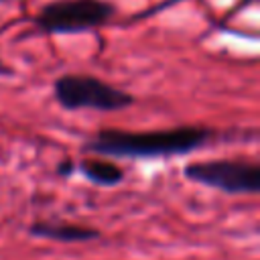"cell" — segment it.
<instances>
[{
	"label": "cell",
	"instance_id": "obj_7",
	"mask_svg": "<svg viewBox=\"0 0 260 260\" xmlns=\"http://www.w3.org/2000/svg\"><path fill=\"white\" fill-rule=\"evenodd\" d=\"M71 169H73V165H71V160H65V162H61V165L57 167V171H59V175H69V173H71Z\"/></svg>",
	"mask_w": 260,
	"mask_h": 260
},
{
	"label": "cell",
	"instance_id": "obj_5",
	"mask_svg": "<svg viewBox=\"0 0 260 260\" xmlns=\"http://www.w3.org/2000/svg\"><path fill=\"white\" fill-rule=\"evenodd\" d=\"M28 234L32 238L63 242V244H79V242H93L102 236L100 230L71 223V221H51V219H39L28 225Z\"/></svg>",
	"mask_w": 260,
	"mask_h": 260
},
{
	"label": "cell",
	"instance_id": "obj_1",
	"mask_svg": "<svg viewBox=\"0 0 260 260\" xmlns=\"http://www.w3.org/2000/svg\"><path fill=\"white\" fill-rule=\"evenodd\" d=\"M213 130L207 126L187 124L165 130H118L106 128L93 134L85 142V150L104 158H171L189 154L209 140H213Z\"/></svg>",
	"mask_w": 260,
	"mask_h": 260
},
{
	"label": "cell",
	"instance_id": "obj_2",
	"mask_svg": "<svg viewBox=\"0 0 260 260\" xmlns=\"http://www.w3.org/2000/svg\"><path fill=\"white\" fill-rule=\"evenodd\" d=\"M53 98L67 112H122L134 104V95L128 91L87 73H63L57 77Z\"/></svg>",
	"mask_w": 260,
	"mask_h": 260
},
{
	"label": "cell",
	"instance_id": "obj_3",
	"mask_svg": "<svg viewBox=\"0 0 260 260\" xmlns=\"http://www.w3.org/2000/svg\"><path fill=\"white\" fill-rule=\"evenodd\" d=\"M114 14L116 6L106 0H53L35 14L32 22L49 35H75L108 24Z\"/></svg>",
	"mask_w": 260,
	"mask_h": 260
},
{
	"label": "cell",
	"instance_id": "obj_6",
	"mask_svg": "<svg viewBox=\"0 0 260 260\" xmlns=\"http://www.w3.org/2000/svg\"><path fill=\"white\" fill-rule=\"evenodd\" d=\"M77 171L93 185L100 187H116L124 181L126 173L124 169L114 162L112 158H104V156H87L77 165Z\"/></svg>",
	"mask_w": 260,
	"mask_h": 260
},
{
	"label": "cell",
	"instance_id": "obj_8",
	"mask_svg": "<svg viewBox=\"0 0 260 260\" xmlns=\"http://www.w3.org/2000/svg\"><path fill=\"white\" fill-rule=\"evenodd\" d=\"M0 75H12V69H10L2 59H0Z\"/></svg>",
	"mask_w": 260,
	"mask_h": 260
},
{
	"label": "cell",
	"instance_id": "obj_4",
	"mask_svg": "<svg viewBox=\"0 0 260 260\" xmlns=\"http://www.w3.org/2000/svg\"><path fill=\"white\" fill-rule=\"evenodd\" d=\"M183 175L228 195H256L260 191V167L246 158L193 160L183 167Z\"/></svg>",
	"mask_w": 260,
	"mask_h": 260
}]
</instances>
